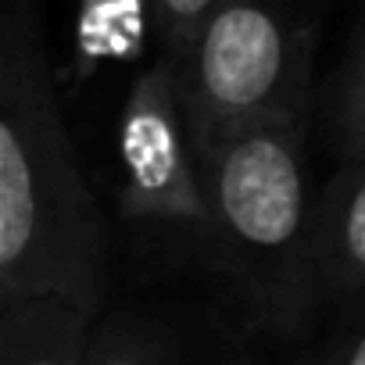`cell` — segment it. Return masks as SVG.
<instances>
[{
  "instance_id": "obj_8",
  "label": "cell",
  "mask_w": 365,
  "mask_h": 365,
  "mask_svg": "<svg viewBox=\"0 0 365 365\" xmlns=\"http://www.w3.org/2000/svg\"><path fill=\"white\" fill-rule=\"evenodd\" d=\"M86 365H179L168 333L133 312H101Z\"/></svg>"
},
{
  "instance_id": "obj_6",
  "label": "cell",
  "mask_w": 365,
  "mask_h": 365,
  "mask_svg": "<svg viewBox=\"0 0 365 365\" xmlns=\"http://www.w3.org/2000/svg\"><path fill=\"white\" fill-rule=\"evenodd\" d=\"M97 319L65 297L0 304V365H86Z\"/></svg>"
},
{
  "instance_id": "obj_3",
  "label": "cell",
  "mask_w": 365,
  "mask_h": 365,
  "mask_svg": "<svg viewBox=\"0 0 365 365\" xmlns=\"http://www.w3.org/2000/svg\"><path fill=\"white\" fill-rule=\"evenodd\" d=\"M312 58L308 0H219L172 72L197 161L262 122L308 115Z\"/></svg>"
},
{
  "instance_id": "obj_2",
  "label": "cell",
  "mask_w": 365,
  "mask_h": 365,
  "mask_svg": "<svg viewBox=\"0 0 365 365\" xmlns=\"http://www.w3.org/2000/svg\"><path fill=\"white\" fill-rule=\"evenodd\" d=\"M304 136L308 115H290L197 161L212 205V269L247 326L276 340L304 336L322 308Z\"/></svg>"
},
{
  "instance_id": "obj_4",
  "label": "cell",
  "mask_w": 365,
  "mask_h": 365,
  "mask_svg": "<svg viewBox=\"0 0 365 365\" xmlns=\"http://www.w3.org/2000/svg\"><path fill=\"white\" fill-rule=\"evenodd\" d=\"M122 215L136 222H168L208 233L212 205L197 154L190 147L175 76L165 61L143 68L118 118Z\"/></svg>"
},
{
  "instance_id": "obj_11",
  "label": "cell",
  "mask_w": 365,
  "mask_h": 365,
  "mask_svg": "<svg viewBox=\"0 0 365 365\" xmlns=\"http://www.w3.org/2000/svg\"><path fill=\"white\" fill-rule=\"evenodd\" d=\"M333 333L308 365H365V294L336 308Z\"/></svg>"
},
{
  "instance_id": "obj_7",
  "label": "cell",
  "mask_w": 365,
  "mask_h": 365,
  "mask_svg": "<svg viewBox=\"0 0 365 365\" xmlns=\"http://www.w3.org/2000/svg\"><path fill=\"white\" fill-rule=\"evenodd\" d=\"M147 29L154 33L150 0H79L76 43L65 79L83 86L104 61L140 54Z\"/></svg>"
},
{
  "instance_id": "obj_10",
  "label": "cell",
  "mask_w": 365,
  "mask_h": 365,
  "mask_svg": "<svg viewBox=\"0 0 365 365\" xmlns=\"http://www.w3.org/2000/svg\"><path fill=\"white\" fill-rule=\"evenodd\" d=\"M215 8H219V0H150L158 61H165L175 72L187 61L190 47L197 43V36Z\"/></svg>"
},
{
  "instance_id": "obj_9",
  "label": "cell",
  "mask_w": 365,
  "mask_h": 365,
  "mask_svg": "<svg viewBox=\"0 0 365 365\" xmlns=\"http://www.w3.org/2000/svg\"><path fill=\"white\" fill-rule=\"evenodd\" d=\"M333 143L344 161L365 158V36L354 47L347 68L333 86V111H329Z\"/></svg>"
},
{
  "instance_id": "obj_5",
  "label": "cell",
  "mask_w": 365,
  "mask_h": 365,
  "mask_svg": "<svg viewBox=\"0 0 365 365\" xmlns=\"http://www.w3.org/2000/svg\"><path fill=\"white\" fill-rule=\"evenodd\" d=\"M315 258L322 304L365 294V158L344 161L315 197Z\"/></svg>"
},
{
  "instance_id": "obj_1",
  "label": "cell",
  "mask_w": 365,
  "mask_h": 365,
  "mask_svg": "<svg viewBox=\"0 0 365 365\" xmlns=\"http://www.w3.org/2000/svg\"><path fill=\"white\" fill-rule=\"evenodd\" d=\"M111 230L76 161L36 0L0 8V304L65 297L104 312Z\"/></svg>"
}]
</instances>
